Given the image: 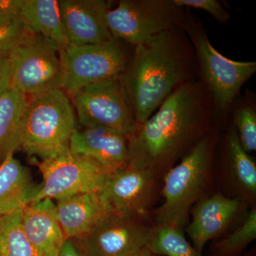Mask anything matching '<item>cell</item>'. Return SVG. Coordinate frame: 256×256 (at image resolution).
Here are the masks:
<instances>
[{
	"label": "cell",
	"mask_w": 256,
	"mask_h": 256,
	"mask_svg": "<svg viewBox=\"0 0 256 256\" xmlns=\"http://www.w3.org/2000/svg\"><path fill=\"white\" fill-rule=\"evenodd\" d=\"M215 114L202 80L183 84L128 136V166L166 174L210 132Z\"/></svg>",
	"instance_id": "6da1fadb"
},
{
	"label": "cell",
	"mask_w": 256,
	"mask_h": 256,
	"mask_svg": "<svg viewBox=\"0 0 256 256\" xmlns=\"http://www.w3.org/2000/svg\"><path fill=\"white\" fill-rule=\"evenodd\" d=\"M197 65L183 28H175L133 47L122 82L137 124L154 114L178 88L195 80Z\"/></svg>",
	"instance_id": "7a4b0ae2"
},
{
	"label": "cell",
	"mask_w": 256,
	"mask_h": 256,
	"mask_svg": "<svg viewBox=\"0 0 256 256\" xmlns=\"http://www.w3.org/2000/svg\"><path fill=\"white\" fill-rule=\"evenodd\" d=\"M216 138L210 132L178 164L164 175V201L156 212V226H170L183 230L188 212L200 198L208 182Z\"/></svg>",
	"instance_id": "3957f363"
},
{
	"label": "cell",
	"mask_w": 256,
	"mask_h": 256,
	"mask_svg": "<svg viewBox=\"0 0 256 256\" xmlns=\"http://www.w3.org/2000/svg\"><path fill=\"white\" fill-rule=\"evenodd\" d=\"M184 31L191 42L202 82L210 92L215 114L225 119L240 88L256 73V63L229 60L212 46L201 22L186 9Z\"/></svg>",
	"instance_id": "277c9868"
},
{
	"label": "cell",
	"mask_w": 256,
	"mask_h": 256,
	"mask_svg": "<svg viewBox=\"0 0 256 256\" xmlns=\"http://www.w3.org/2000/svg\"><path fill=\"white\" fill-rule=\"evenodd\" d=\"M76 130L73 105L62 89L28 98L21 148L42 160L68 149Z\"/></svg>",
	"instance_id": "5b68a950"
},
{
	"label": "cell",
	"mask_w": 256,
	"mask_h": 256,
	"mask_svg": "<svg viewBox=\"0 0 256 256\" xmlns=\"http://www.w3.org/2000/svg\"><path fill=\"white\" fill-rule=\"evenodd\" d=\"M186 12L174 0H121L106 15L114 40L132 47L163 32L183 28Z\"/></svg>",
	"instance_id": "8992f818"
},
{
	"label": "cell",
	"mask_w": 256,
	"mask_h": 256,
	"mask_svg": "<svg viewBox=\"0 0 256 256\" xmlns=\"http://www.w3.org/2000/svg\"><path fill=\"white\" fill-rule=\"evenodd\" d=\"M120 40L60 50L64 67L62 90L68 96L88 86L124 76L132 53Z\"/></svg>",
	"instance_id": "52a82bcc"
},
{
	"label": "cell",
	"mask_w": 256,
	"mask_h": 256,
	"mask_svg": "<svg viewBox=\"0 0 256 256\" xmlns=\"http://www.w3.org/2000/svg\"><path fill=\"white\" fill-rule=\"evenodd\" d=\"M12 87L28 97L62 89L64 67L55 42L30 34L10 53Z\"/></svg>",
	"instance_id": "ba28073f"
},
{
	"label": "cell",
	"mask_w": 256,
	"mask_h": 256,
	"mask_svg": "<svg viewBox=\"0 0 256 256\" xmlns=\"http://www.w3.org/2000/svg\"><path fill=\"white\" fill-rule=\"evenodd\" d=\"M122 77L88 86L69 96L79 124L108 128L127 138L134 132L137 121Z\"/></svg>",
	"instance_id": "9c48e42d"
},
{
	"label": "cell",
	"mask_w": 256,
	"mask_h": 256,
	"mask_svg": "<svg viewBox=\"0 0 256 256\" xmlns=\"http://www.w3.org/2000/svg\"><path fill=\"white\" fill-rule=\"evenodd\" d=\"M35 162L43 182L33 202L44 198L58 202L78 194L98 192L114 172L94 160L74 154L69 148Z\"/></svg>",
	"instance_id": "30bf717a"
},
{
	"label": "cell",
	"mask_w": 256,
	"mask_h": 256,
	"mask_svg": "<svg viewBox=\"0 0 256 256\" xmlns=\"http://www.w3.org/2000/svg\"><path fill=\"white\" fill-rule=\"evenodd\" d=\"M137 216L114 214L78 240L85 256H128L146 246L154 226Z\"/></svg>",
	"instance_id": "8fae6325"
},
{
	"label": "cell",
	"mask_w": 256,
	"mask_h": 256,
	"mask_svg": "<svg viewBox=\"0 0 256 256\" xmlns=\"http://www.w3.org/2000/svg\"><path fill=\"white\" fill-rule=\"evenodd\" d=\"M158 178L126 165L108 174L98 192L114 213L146 218Z\"/></svg>",
	"instance_id": "7c38bea8"
},
{
	"label": "cell",
	"mask_w": 256,
	"mask_h": 256,
	"mask_svg": "<svg viewBox=\"0 0 256 256\" xmlns=\"http://www.w3.org/2000/svg\"><path fill=\"white\" fill-rule=\"evenodd\" d=\"M60 18L68 47L96 44L114 40L106 24L110 2L58 0Z\"/></svg>",
	"instance_id": "4fadbf2b"
},
{
	"label": "cell",
	"mask_w": 256,
	"mask_h": 256,
	"mask_svg": "<svg viewBox=\"0 0 256 256\" xmlns=\"http://www.w3.org/2000/svg\"><path fill=\"white\" fill-rule=\"evenodd\" d=\"M240 206V198H228L222 193L203 198L195 205L186 232L197 252L202 254L206 242L223 234Z\"/></svg>",
	"instance_id": "5bb4252c"
},
{
	"label": "cell",
	"mask_w": 256,
	"mask_h": 256,
	"mask_svg": "<svg viewBox=\"0 0 256 256\" xmlns=\"http://www.w3.org/2000/svg\"><path fill=\"white\" fill-rule=\"evenodd\" d=\"M69 150L112 171L128 165V138L108 128L77 129L70 139Z\"/></svg>",
	"instance_id": "9a60e30c"
},
{
	"label": "cell",
	"mask_w": 256,
	"mask_h": 256,
	"mask_svg": "<svg viewBox=\"0 0 256 256\" xmlns=\"http://www.w3.org/2000/svg\"><path fill=\"white\" fill-rule=\"evenodd\" d=\"M57 217L66 238L78 239L116 214L98 192L78 194L56 204Z\"/></svg>",
	"instance_id": "2e32d148"
},
{
	"label": "cell",
	"mask_w": 256,
	"mask_h": 256,
	"mask_svg": "<svg viewBox=\"0 0 256 256\" xmlns=\"http://www.w3.org/2000/svg\"><path fill=\"white\" fill-rule=\"evenodd\" d=\"M22 226L26 238L41 256H58L66 240L53 200L44 198L25 206Z\"/></svg>",
	"instance_id": "e0dca14e"
},
{
	"label": "cell",
	"mask_w": 256,
	"mask_h": 256,
	"mask_svg": "<svg viewBox=\"0 0 256 256\" xmlns=\"http://www.w3.org/2000/svg\"><path fill=\"white\" fill-rule=\"evenodd\" d=\"M42 188L14 154H8L0 164V218L30 204Z\"/></svg>",
	"instance_id": "ac0fdd59"
},
{
	"label": "cell",
	"mask_w": 256,
	"mask_h": 256,
	"mask_svg": "<svg viewBox=\"0 0 256 256\" xmlns=\"http://www.w3.org/2000/svg\"><path fill=\"white\" fill-rule=\"evenodd\" d=\"M18 18L30 33L50 38L60 50L68 48L57 0H21Z\"/></svg>",
	"instance_id": "d6986e66"
},
{
	"label": "cell",
	"mask_w": 256,
	"mask_h": 256,
	"mask_svg": "<svg viewBox=\"0 0 256 256\" xmlns=\"http://www.w3.org/2000/svg\"><path fill=\"white\" fill-rule=\"evenodd\" d=\"M28 97L14 87L0 97V160L21 148Z\"/></svg>",
	"instance_id": "ffe728a7"
},
{
	"label": "cell",
	"mask_w": 256,
	"mask_h": 256,
	"mask_svg": "<svg viewBox=\"0 0 256 256\" xmlns=\"http://www.w3.org/2000/svg\"><path fill=\"white\" fill-rule=\"evenodd\" d=\"M227 149L230 172L237 186L249 197L256 194V165L239 142L235 128L229 131Z\"/></svg>",
	"instance_id": "44dd1931"
},
{
	"label": "cell",
	"mask_w": 256,
	"mask_h": 256,
	"mask_svg": "<svg viewBox=\"0 0 256 256\" xmlns=\"http://www.w3.org/2000/svg\"><path fill=\"white\" fill-rule=\"evenodd\" d=\"M22 210L0 218V256H41L24 232Z\"/></svg>",
	"instance_id": "7402d4cb"
},
{
	"label": "cell",
	"mask_w": 256,
	"mask_h": 256,
	"mask_svg": "<svg viewBox=\"0 0 256 256\" xmlns=\"http://www.w3.org/2000/svg\"><path fill=\"white\" fill-rule=\"evenodd\" d=\"M148 246L156 256H204L188 242L182 230L173 227L154 226Z\"/></svg>",
	"instance_id": "603a6c76"
},
{
	"label": "cell",
	"mask_w": 256,
	"mask_h": 256,
	"mask_svg": "<svg viewBox=\"0 0 256 256\" xmlns=\"http://www.w3.org/2000/svg\"><path fill=\"white\" fill-rule=\"evenodd\" d=\"M256 238V208L248 212L242 225L215 246L214 256H235Z\"/></svg>",
	"instance_id": "cb8c5ba5"
},
{
	"label": "cell",
	"mask_w": 256,
	"mask_h": 256,
	"mask_svg": "<svg viewBox=\"0 0 256 256\" xmlns=\"http://www.w3.org/2000/svg\"><path fill=\"white\" fill-rule=\"evenodd\" d=\"M234 127L239 142L248 153L256 150V112L252 106H244L234 112Z\"/></svg>",
	"instance_id": "d4e9b609"
},
{
	"label": "cell",
	"mask_w": 256,
	"mask_h": 256,
	"mask_svg": "<svg viewBox=\"0 0 256 256\" xmlns=\"http://www.w3.org/2000/svg\"><path fill=\"white\" fill-rule=\"evenodd\" d=\"M30 34L18 16L0 18V55L9 56Z\"/></svg>",
	"instance_id": "484cf974"
},
{
	"label": "cell",
	"mask_w": 256,
	"mask_h": 256,
	"mask_svg": "<svg viewBox=\"0 0 256 256\" xmlns=\"http://www.w3.org/2000/svg\"><path fill=\"white\" fill-rule=\"evenodd\" d=\"M174 2L180 8L184 9L194 8L204 10L210 13L216 21L222 24H226L230 18L228 12L216 0H174Z\"/></svg>",
	"instance_id": "4316f807"
},
{
	"label": "cell",
	"mask_w": 256,
	"mask_h": 256,
	"mask_svg": "<svg viewBox=\"0 0 256 256\" xmlns=\"http://www.w3.org/2000/svg\"><path fill=\"white\" fill-rule=\"evenodd\" d=\"M12 87V68L10 56L0 55V97Z\"/></svg>",
	"instance_id": "83f0119b"
},
{
	"label": "cell",
	"mask_w": 256,
	"mask_h": 256,
	"mask_svg": "<svg viewBox=\"0 0 256 256\" xmlns=\"http://www.w3.org/2000/svg\"><path fill=\"white\" fill-rule=\"evenodd\" d=\"M21 0H0V18L18 16Z\"/></svg>",
	"instance_id": "f1b7e54d"
},
{
	"label": "cell",
	"mask_w": 256,
	"mask_h": 256,
	"mask_svg": "<svg viewBox=\"0 0 256 256\" xmlns=\"http://www.w3.org/2000/svg\"><path fill=\"white\" fill-rule=\"evenodd\" d=\"M58 256H85L80 252V250L76 246L74 240L70 238H67L64 242L63 247L58 254Z\"/></svg>",
	"instance_id": "f546056e"
},
{
	"label": "cell",
	"mask_w": 256,
	"mask_h": 256,
	"mask_svg": "<svg viewBox=\"0 0 256 256\" xmlns=\"http://www.w3.org/2000/svg\"><path fill=\"white\" fill-rule=\"evenodd\" d=\"M128 256H153V254H152L149 247L146 246L143 247L142 248L136 250V252H132V254Z\"/></svg>",
	"instance_id": "4dcf8cb0"
},
{
	"label": "cell",
	"mask_w": 256,
	"mask_h": 256,
	"mask_svg": "<svg viewBox=\"0 0 256 256\" xmlns=\"http://www.w3.org/2000/svg\"><path fill=\"white\" fill-rule=\"evenodd\" d=\"M153 256H156V255H153Z\"/></svg>",
	"instance_id": "1f68e13d"
}]
</instances>
